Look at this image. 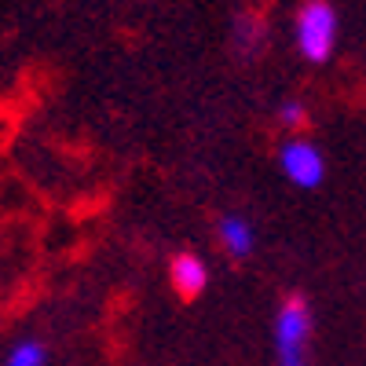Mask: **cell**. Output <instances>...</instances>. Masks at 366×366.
I'll list each match as a JSON object with an SVG mask.
<instances>
[{
    "mask_svg": "<svg viewBox=\"0 0 366 366\" xmlns=\"http://www.w3.org/2000/svg\"><path fill=\"white\" fill-rule=\"evenodd\" d=\"M279 125H282V132L300 136L304 129H308V107H304L300 99H286L279 107Z\"/></svg>",
    "mask_w": 366,
    "mask_h": 366,
    "instance_id": "cell-8",
    "label": "cell"
},
{
    "mask_svg": "<svg viewBox=\"0 0 366 366\" xmlns=\"http://www.w3.org/2000/svg\"><path fill=\"white\" fill-rule=\"evenodd\" d=\"M169 286L179 300H198L209 290V264L198 253H172L169 260Z\"/></svg>",
    "mask_w": 366,
    "mask_h": 366,
    "instance_id": "cell-4",
    "label": "cell"
},
{
    "mask_svg": "<svg viewBox=\"0 0 366 366\" xmlns=\"http://www.w3.org/2000/svg\"><path fill=\"white\" fill-rule=\"evenodd\" d=\"M312 333H315V312L308 297L286 293L271 322L274 366H312Z\"/></svg>",
    "mask_w": 366,
    "mask_h": 366,
    "instance_id": "cell-1",
    "label": "cell"
},
{
    "mask_svg": "<svg viewBox=\"0 0 366 366\" xmlns=\"http://www.w3.org/2000/svg\"><path fill=\"white\" fill-rule=\"evenodd\" d=\"M217 242L231 260H246L257 249V227L242 212H224L217 220Z\"/></svg>",
    "mask_w": 366,
    "mask_h": 366,
    "instance_id": "cell-5",
    "label": "cell"
},
{
    "mask_svg": "<svg viewBox=\"0 0 366 366\" xmlns=\"http://www.w3.org/2000/svg\"><path fill=\"white\" fill-rule=\"evenodd\" d=\"M231 41H234L238 55H246V59L260 55L267 48V22L260 15H242L231 29Z\"/></svg>",
    "mask_w": 366,
    "mask_h": 366,
    "instance_id": "cell-6",
    "label": "cell"
},
{
    "mask_svg": "<svg viewBox=\"0 0 366 366\" xmlns=\"http://www.w3.org/2000/svg\"><path fill=\"white\" fill-rule=\"evenodd\" d=\"M337 34H341V19L330 0H304L293 19V44L300 59H308L312 66L330 63L333 51H337Z\"/></svg>",
    "mask_w": 366,
    "mask_h": 366,
    "instance_id": "cell-2",
    "label": "cell"
},
{
    "mask_svg": "<svg viewBox=\"0 0 366 366\" xmlns=\"http://www.w3.org/2000/svg\"><path fill=\"white\" fill-rule=\"evenodd\" d=\"M279 172L297 191H315L326 179V154L322 147L308 136H290L279 147Z\"/></svg>",
    "mask_w": 366,
    "mask_h": 366,
    "instance_id": "cell-3",
    "label": "cell"
},
{
    "mask_svg": "<svg viewBox=\"0 0 366 366\" xmlns=\"http://www.w3.org/2000/svg\"><path fill=\"white\" fill-rule=\"evenodd\" d=\"M48 362V348L41 345V341H19L11 352H8V359H4V366H44Z\"/></svg>",
    "mask_w": 366,
    "mask_h": 366,
    "instance_id": "cell-7",
    "label": "cell"
}]
</instances>
